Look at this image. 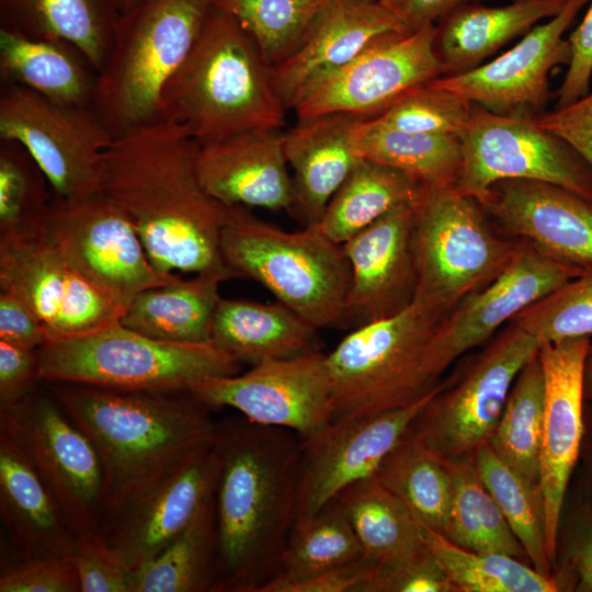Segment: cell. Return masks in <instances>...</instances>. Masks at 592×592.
Returning <instances> with one entry per match:
<instances>
[{
  "instance_id": "obj_1",
  "label": "cell",
  "mask_w": 592,
  "mask_h": 592,
  "mask_svg": "<svg viewBox=\"0 0 592 592\" xmlns=\"http://www.w3.org/2000/svg\"><path fill=\"white\" fill-rule=\"evenodd\" d=\"M198 144L173 122L156 121L114 137L102 162L101 193L129 218L161 272H220L230 207L203 186Z\"/></svg>"
},
{
  "instance_id": "obj_2",
  "label": "cell",
  "mask_w": 592,
  "mask_h": 592,
  "mask_svg": "<svg viewBox=\"0 0 592 592\" xmlns=\"http://www.w3.org/2000/svg\"><path fill=\"white\" fill-rule=\"evenodd\" d=\"M213 592H259L278 572L296 517L300 439L244 417L217 421Z\"/></svg>"
},
{
  "instance_id": "obj_3",
  "label": "cell",
  "mask_w": 592,
  "mask_h": 592,
  "mask_svg": "<svg viewBox=\"0 0 592 592\" xmlns=\"http://www.w3.org/2000/svg\"><path fill=\"white\" fill-rule=\"evenodd\" d=\"M45 384L99 456L104 477L102 519L216 439L212 408L191 390Z\"/></svg>"
},
{
  "instance_id": "obj_4",
  "label": "cell",
  "mask_w": 592,
  "mask_h": 592,
  "mask_svg": "<svg viewBox=\"0 0 592 592\" xmlns=\"http://www.w3.org/2000/svg\"><path fill=\"white\" fill-rule=\"evenodd\" d=\"M287 109L251 36L212 7L198 39L166 86L158 121L184 127L204 145L253 129H280Z\"/></svg>"
},
{
  "instance_id": "obj_5",
  "label": "cell",
  "mask_w": 592,
  "mask_h": 592,
  "mask_svg": "<svg viewBox=\"0 0 592 592\" xmlns=\"http://www.w3.org/2000/svg\"><path fill=\"white\" fill-rule=\"evenodd\" d=\"M210 9V0H137L121 13L93 104L114 137L158 121L162 92Z\"/></svg>"
},
{
  "instance_id": "obj_6",
  "label": "cell",
  "mask_w": 592,
  "mask_h": 592,
  "mask_svg": "<svg viewBox=\"0 0 592 592\" xmlns=\"http://www.w3.org/2000/svg\"><path fill=\"white\" fill-rule=\"evenodd\" d=\"M220 248L236 277L257 281L316 328L345 326L350 264L342 244L316 226L286 231L232 206Z\"/></svg>"
},
{
  "instance_id": "obj_7",
  "label": "cell",
  "mask_w": 592,
  "mask_h": 592,
  "mask_svg": "<svg viewBox=\"0 0 592 592\" xmlns=\"http://www.w3.org/2000/svg\"><path fill=\"white\" fill-rule=\"evenodd\" d=\"M446 315L413 299L399 312L349 332L327 354L332 421L409 407L428 396L441 382L429 358Z\"/></svg>"
},
{
  "instance_id": "obj_8",
  "label": "cell",
  "mask_w": 592,
  "mask_h": 592,
  "mask_svg": "<svg viewBox=\"0 0 592 592\" xmlns=\"http://www.w3.org/2000/svg\"><path fill=\"white\" fill-rule=\"evenodd\" d=\"M39 379L128 390H192L240 373L242 362L212 342L172 343L121 322L47 341L37 349Z\"/></svg>"
},
{
  "instance_id": "obj_9",
  "label": "cell",
  "mask_w": 592,
  "mask_h": 592,
  "mask_svg": "<svg viewBox=\"0 0 592 592\" xmlns=\"http://www.w3.org/2000/svg\"><path fill=\"white\" fill-rule=\"evenodd\" d=\"M521 242L498 237L480 203L456 186H421L414 203L411 247L414 298L448 314L497 277Z\"/></svg>"
},
{
  "instance_id": "obj_10",
  "label": "cell",
  "mask_w": 592,
  "mask_h": 592,
  "mask_svg": "<svg viewBox=\"0 0 592 592\" xmlns=\"http://www.w3.org/2000/svg\"><path fill=\"white\" fill-rule=\"evenodd\" d=\"M437 389L408 433L445 460L470 456L491 436L511 386L540 343L509 323Z\"/></svg>"
},
{
  "instance_id": "obj_11",
  "label": "cell",
  "mask_w": 592,
  "mask_h": 592,
  "mask_svg": "<svg viewBox=\"0 0 592 592\" xmlns=\"http://www.w3.org/2000/svg\"><path fill=\"white\" fill-rule=\"evenodd\" d=\"M0 432L23 452L77 534H98L104 505L99 456L45 383L0 406Z\"/></svg>"
},
{
  "instance_id": "obj_12",
  "label": "cell",
  "mask_w": 592,
  "mask_h": 592,
  "mask_svg": "<svg viewBox=\"0 0 592 592\" xmlns=\"http://www.w3.org/2000/svg\"><path fill=\"white\" fill-rule=\"evenodd\" d=\"M0 139L18 141L30 152L56 198L101 193L103 157L114 135L93 109L60 105L1 82Z\"/></svg>"
},
{
  "instance_id": "obj_13",
  "label": "cell",
  "mask_w": 592,
  "mask_h": 592,
  "mask_svg": "<svg viewBox=\"0 0 592 592\" xmlns=\"http://www.w3.org/2000/svg\"><path fill=\"white\" fill-rule=\"evenodd\" d=\"M536 117L497 114L474 104L459 136L463 162L457 190L481 203L497 182L533 180L592 202V168L569 144L542 128Z\"/></svg>"
},
{
  "instance_id": "obj_14",
  "label": "cell",
  "mask_w": 592,
  "mask_h": 592,
  "mask_svg": "<svg viewBox=\"0 0 592 592\" xmlns=\"http://www.w3.org/2000/svg\"><path fill=\"white\" fill-rule=\"evenodd\" d=\"M47 235L86 277L126 308L140 292L180 276L159 271L126 214L109 197L54 196Z\"/></svg>"
},
{
  "instance_id": "obj_15",
  "label": "cell",
  "mask_w": 592,
  "mask_h": 592,
  "mask_svg": "<svg viewBox=\"0 0 592 592\" xmlns=\"http://www.w3.org/2000/svg\"><path fill=\"white\" fill-rule=\"evenodd\" d=\"M0 288L22 297L43 322L48 341L121 322L125 310L79 272L52 241L0 238Z\"/></svg>"
},
{
  "instance_id": "obj_16",
  "label": "cell",
  "mask_w": 592,
  "mask_h": 592,
  "mask_svg": "<svg viewBox=\"0 0 592 592\" xmlns=\"http://www.w3.org/2000/svg\"><path fill=\"white\" fill-rule=\"evenodd\" d=\"M191 391L210 408L235 409L254 423L289 430L300 440L318 434L333 419L327 354L319 350L254 365Z\"/></svg>"
},
{
  "instance_id": "obj_17",
  "label": "cell",
  "mask_w": 592,
  "mask_h": 592,
  "mask_svg": "<svg viewBox=\"0 0 592 592\" xmlns=\"http://www.w3.org/2000/svg\"><path fill=\"white\" fill-rule=\"evenodd\" d=\"M443 75L435 25L397 33L309 84L292 110L298 118L331 113L373 118L413 87Z\"/></svg>"
},
{
  "instance_id": "obj_18",
  "label": "cell",
  "mask_w": 592,
  "mask_h": 592,
  "mask_svg": "<svg viewBox=\"0 0 592 592\" xmlns=\"http://www.w3.org/2000/svg\"><path fill=\"white\" fill-rule=\"evenodd\" d=\"M215 442L182 460L146 491L101 521L98 535L130 570L158 556L215 496Z\"/></svg>"
},
{
  "instance_id": "obj_19",
  "label": "cell",
  "mask_w": 592,
  "mask_h": 592,
  "mask_svg": "<svg viewBox=\"0 0 592 592\" xmlns=\"http://www.w3.org/2000/svg\"><path fill=\"white\" fill-rule=\"evenodd\" d=\"M583 269L555 260L522 240L497 277L464 297L444 317L431 345L432 374L440 379L460 356L487 343L503 323Z\"/></svg>"
},
{
  "instance_id": "obj_20",
  "label": "cell",
  "mask_w": 592,
  "mask_h": 592,
  "mask_svg": "<svg viewBox=\"0 0 592 592\" xmlns=\"http://www.w3.org/2000/svg\"><path fill=\"white\" fill-rule=\"evenodd\" d=\"M589 1L568 0L557 15L535 25L499 57L431 82L492 113L534 117L543 114L550 98L549 72L570 62V45L563 34Z\"/></svg>"
},
{
  "instance_id": "obj_21",
  "label": "cell",
  "mask_w": 592,
  "mask_h": 592,
  "mask_svg": "<svg viewBox=\"0 0 592 592\" xmlns=\"http://www.w3.org/2000/svg\"><path fill=\"white\" fill-rule=\"evenodd\" d=\"M439 385L409 407L332 421L318 434L300 440L295 520L317 512L350 485L374 477Z\"/></svg>"
},
{
  "instance_id": "obj_22",
  "label": "cell",
  "mask_w": 592,
  "mask_h": 592,
  "mask_svg": "<svg viewBox=\"0 0 592 592\" xmlns=\"http://www.w3.org/2000/svg\"><path fill=\"white\" fill-rule=\"evenodd\" d=\"M590 342L591 338L565 339L543 343L538 350L545 379L539 482L553 571L561 513L580 458L585 406L583 369Z\"/></svg>"
},
{
  "instance_id": "obj_23",
  "label": "cell",
  "mask_w": 592,
  "mask_h": 592,
  "mask_svg": "<svg viewBox=\"0 0 592 592\" xmlns=\"http://www.w3.org/2000/svg\"><path fill=\"white\" fill-rule=\"evenodd\" d=\"M501 228L560 262L592 265V202L533 180L494 183L480 203Z\"/></svg>"
},
{
  "instance_id": "obj_24",
  "label": "cell",
  "mask_w": 592,
  "mask_h": 592,
  "mask_svg": "<svg viewBox=\"0 0 592 592\" xmlns=\"http://www.w3.org/2000/svg\"><path fill=\"white\" fill-rule=\"evenodd\" d=\"M415 201L391 209L342 244L351 270L345 326L355 328L392 316L412 303Z\"/></svg>"
},
{
  "instance_id": "obj_25",
  "label": "cell",
  "mask_w": 592,
  "mask_h": 592,
  "mask_svg": "<svg viewBox=\"0 0 592 592\" xmlns=\"http://www.w3.org/2000/svg\"><path fill=\"white\" fill-rule=\"evenodd\" d=\"M405 32H411L405 22L375 0H329L297 49L270 67L273 88L289 110L309 84Z\"/></svg>"
},
{
  "instance_id": "obj_26",
  "label": "cell",
  "mask_w": 592,
  "mask_h": 592,
  "mask_svg": "<svg viewBox=\"0 0 592 592\" xmlns=\"http://www.w3.org/2000/svg\"><path fill=\"white\" fill-rule=\"evenodd\" d=\"M195 166L223 204L293 213L294 186L280 129H253L198 145Z\"/></svg>"
},
{
  "instance_id": "obj_27",
  "label": "cell",
  "mask_w": 592,
  "mask_h": 592,
  "mask_svg": "<svg viewBox=\"0 0 592 592\" xmlns=\"http://www.w3.org/2000/svg\"><path fill=\"white\" fill-rule=\"evenodd\" d=\"M367 117L331 113L298 118L284 133V151L293 170V213L316 226L332 196L361 161L352 145L355 125Z\"/></svg>"
},
{
  "instance_id": "obj_28",
  "label": "cell",
  "mask_w": 592,
  "mask_h": 592,
  "mask_svg": "<svg viewBox=\"0 0 592 592\" xmlns=\"http://www.w3.org/2000/svg\"><path fill=\"white\" fill-rule=\"evenodd\" d=\"M0 514L19 560L72 555L77 532L23 452L2 432Z\"/></svg>"
},
{
  "instance_id": "obj_29",
  "label": "cell",
  "mask_w": 592,
  "mask_h": 592,
  "mask_svg": "<svg viewBox=\"0 0 592 592\" xmlns=\"http://www.w3.org/2000/svg\"><path fill=\"white\" fill-rule=\"evenodd\" d=\"M568 0H513L500 7L463 5L435 25V50L444 75L468 71L557 15ZM443 75V76H444Z\"/></svg>"
},
{
  "instance_id": "obj_30",
  "label": "cell",
  "mask_w": 592,
  "mask_h": 592,
  "mask_svg": "<svg viewBox=\"0 0 592 592\" xmlns=\"http://www.w3.org/2000/svg\"><path fill=\"white\" fill-rule=\"evenodd\" d=\"M318 328L280 301L221 298L210 342L252 366L318 351Z\"/></svg>"
},
{
  "instance_id": "obj_31",
  "label": "cell",
  "mask_w": 592,
  "mask_h": 592,
  "mask_svg": "<svg viewBox=\"0 0 592 592\" xmlns=\"http://www.w3.org/2000/svg\"><path fill=\"white\" fill-rule=\"evenodd\" d=\"M0 79L65 106L93 109L98 72L71 44L0 27Z\"/></svg>"
},
{
  "instance_id": "obj_32",
  "label": "cell",
  "mask_w": 592,
  "mask_h": 592,
  "mask_svg": "<svg viewBox=\"0 0 592 592\" xmlns=\"http://www.w3.org/2000/svg\"><path fill=\"white\" fill-rule=\"evenodd\" d=\"M232 278L204 272L137 294L126 306L121 323L156 340L172 343L210 342L220 284Z\"/></svg>"
},
{
  "instance_id": "obj_33",
  "label": "cell",
  "mask_w": 592,
  "mask_h": 592,
  "mask_svg": "<svg viewBox=\"0 0 592 592\" xmlns=\"http://www.w3.org/2000/svg\"><path fill=\"white\" fill-rule=\"evenodd\" d=\"M121 13L117 0H0L1 27L67 42L98 73L110 54Z\"/></svg>"
},
{
  "instance_id": "obj_34",
  "label": "cell",
  "mask_w": 592,
  "mask_h": 592,
  "mask_svg": "<svg viewBox=\"0 0 592 592\" xmlns=\"http://www.w3.org/2000/svg\"><path fill=\"white\" fill-rule=\"evenodd\" d=\"M335 498L375 570L396 566L426 547L419 522L374 477L350 485Z\"/></svg>"
},
{
  "instance_id": "obj_35",
  "label": "cell",
  "mask_w": 592,
  "mask_h": 592,
  "mask_svg": "<svg viewBox=\"0 0 592 592\" xmlns=\"http://www.w3.org/2000/svg\"><path fill=\"white\" fill-rule=\"evenodd\" d=\"M352 145L360 158L399 170L421 185H457L463 162L459 136L405 132L365 118L355 125Z\"/></svg>"
},
{
  "instance_id": "obj_36",
  "label": "cell",
  "mask_w": 592,
  "mask_h": 592,
  "mask_svg": "<svg viewBox=\"0 0 592 592\" xmlns=\"http://www.w3.org/2000/svg\"><path fill=\"white\" fill-rule=\"evenodd\" d=\"M421 186L399 170L361 159L330 200L316 227L343 244L391 209L414 202Z\"/></svg>"
},
{
  "instance_id": "obj_37",
  "label": "cell",
  "mask_w": 592,
  "mask_h": 592,
  "mask_svg": "<svg viewBox=\"0 0 592 592\" xmlns=\"http://www.w3.org/2000/svg\"><path fill=\"white\" fill-rule=\"evenodd\" d=\"M374 478L407 506L419 524L444 535L453 498L447 460L407 433Z\"/></svg>"
},
{
  "instance_id": "obj_38",
  "label": "cell",
  "mask_w": 592,
  "mask_h": 592,
  "mask_svg": "<svg viewBox=\"0 0 592 592\" xmlns=\"http://www.w3.org/2000/svg\"><path fill=\"white\" fill-rule=\"evenodd\" d=\"M216 561L215 498H212L171 544L133 571V592H213Z\"/></svg>"
},
{
  "instance_id": "obj_39",
  "label": "cell",
  "mask_w": 592,
  "mask_h": 592,
  "mask_svg": "<svg viewBox=\"0 0 592 592\" xmlns=\"http://www.w3.org/2000/svg\"><path fill=\"white\" fill-rule=\"evenodd\" d=\"M471 458L479 478L523 546L531 566L553 578L540 482L528 479L500 459L487 442L473 453Z\"/></svg>"
},
{
  "instance_id": "obj_40",
  "label": "cell",
  "mask_w": 592,
  "mask_h": 592,
  "mask_svg": "<svg viewBox=\"0 0 592 592\" xmlns=\"http://www.w3.org/2000/svg\"><path fill=\"white\" fill-rule=\"evenodd\" d=\"M447 464L453 498L443 536L468 550L503 554L530 563L523 546L479 478L471 455L449 459Z\"/></svg>"
},
{
  "instance_id": "obj_41",
  "label": "cell",
  "mask_w": 592,
  "mask_h": 592,
  "mask_svg": "<svg viewBox=\"0 0 592 592\" xmlns=\"http://www.w3.org/2000/svg\"><path fill=\"white\" fill-rule=\"evenodd\" d=\"M362 557L363 548L345 510L334 498L317 512L295 520L278 572L271 581L305 580Z\"/></svg>"
},
{
  "instance_id": "obj_42",
  "label": "cell",
  "mask_w": 592,
  "mask_h": 592,
  "mask_svg": "<svg viewBox=\"0 0 592 592\" xmlns=\"http://www.w3.org/2000/svg\"><path fill=\"white\" fill-rule=\"evenodd\" d=\"M545 379L538 353L516 375L499 421L487 441L496 455L539 482Z\"/></svg>"
},
{
  "instance_id": "obj_43",
  "label": "cell",
  "mask_w": 592,
  "mask_h": 592,
  "mask_svg": "<svg viewBox=\"0 0 592 592\" xmlns=\"http://www.w3.org/2000/svg\"><path fill=\"white\" fill-rule=\"evenodd\" d=\"M421 525V524H420ZM423 540L457 592H558L553 578L515 557L462 548L422 526Z\"/></svg>"
},
{
  "instance_id": "obj_44",
  "label": "cell",
  "mask_w": 592,
  "mask_h": 592,
  "mask_svg": "<svg viewBox=\"0 0 592 592\" xmlns=\"http://www.w3.org/2000/svg\"><path fill=\"white\" fill-rule=\"evenodd\" d=\"M49 183L18 141L0 139V238L44 235L53 208Z\"/></svg>"
},
{
  "instance_id": "obj_45",
  "label": "cell",
  "mask_w": 592,
  "mask_h": 592,
  "mask_svg": "<svg viewBox=\"0 0 592 592\" xmlns=\"http://www.w3.org/2000/svg\"><path fill=\"white\" fill-rule=\"evenodd\" d=\"M329 0H210L251 36L270 67L294 53Z\"/></svg>"
},
{
  "instance_id": "obj_46",
  "label": "cell",
  "mask_w": 592,
  "mask_h": 592,
  "mask_svg": "<svg viewBox=\"0 0 592 592\" xmlns=\"http://www.w3.org/2000/svg\"><path fill=\"white\" fill-rule=\"evenodd\" d=\"M511 323L540 344L592 337V265L535 301Z\"/></svg>"
},
{
  "instance_id": "obj_47",
  "label": "cell",
  "mask_w": 592,
  "mask_h": 592,
  "mask_svg": "<svg viewBox=\"0 0 592 592\" xmlns=\"http://www.w3.org/2000/svg\"><path fill=\"white\" fill-rule=\"evenodd\" d=\"M473 109L474 103L466 98L428 81L403 93L372 119L405 132L460 136Z\"/></svg>"
},
{
  "instance_id": "obj_48",
  "label": "cell",
  "mask_w": 592,
  "mask_h": 592,
  "mask_svg": "<svg viewBox=\"0 0 592 592\" xmlns=\"http://www.w3.org/2000/svg\"><path fill=\"white\" fill-rule=\"evenodd\" d=\"M553 580L558 592H592V499L581 483L563 504Z\"/></svg>"
},
{
  "instance_id": "obj_49",
  "label": "cell",
  "mask_w": 592,
  "mask_h": 592,
  "mask_svg": "<svg viewBox=\"0 0 592 592\" xmlns=\"http://www.w3.org/2000/svg\"><path fill=\"white\" fill-rule=\"evenodd\" d=\"M81 592H133V571L98 534H78L71 555Z\"/></svg>"
},
{
  "instance_id": "obj_50",
  "label": "cell",
  "mask_w": 592,
  "mask_h": 592,
  "mask_svg": "<svg viewBox=\"0 0 592 592\" xmlns=\"http://www.w3.org/2000/svg\"><path fill=\"white\" fill-rule=\"evenodd\" d=\"M0 592H81L71 556L19 560L0 573Z\"/></svg>"
},
{
  "instance_id": "obj_51",
  "label": "cell",
  "mask_w": 592,
  "mask_h": 592,
  "mask_svg": "<svg viewBox=\"0 0 592 592\" xmlns=\"http://www.w3.org/2000/svg\"><path fill=\"white\" fill-rule=\"evenodd\" d=\"M361 592H457V589L425 547L396 566L375 570Z\"/></svg>"
},
{
  "instance_id": "obj_52",
  "label": "cell",
  "mask_w": 592,
  "mask_h": 592,
  "mask_svg": "<svg viewBox=\"0 0 592 592\" xmlns=\"http://www.w3.org/2000/svg\"><path fill=\"white\" fill-rule=\"evenodd\" d=\"M537 124L569 144L592 168V92L536 117Z\"/></svg>"
},
{
  "instance_id": "obj_53",
  "label": "cell",
  "mask_w": 592,
  "mask_h": 592,
  "mask_svg": "<svg viewBox=\"0 0 592 592\" xmlns=\"http://www.w3.org/2000/svg\"><path fill=\"white\" fill-rule=\"evenodd\" d=\"M568 41L571 58L565 79L556 92L555 107L566 106L589 92L592 77V0L585 15Z\"/></svg>"
},
{
  "instance_id": "obj_54",
  "label": "cell",
  "mask_w": 592,
  "mask_h": 592,
  "mask_svg": "<svg viewBox=\"0 0 592 592\" xmlns=\"http://www.w3.org/2000/svg\"><path fill=\"white\" fill-rule=\"evenodd\" d=\"M41 383L37 350L0 340V406L18 401Z\"/></svg>"
},
{
  "instance_id": "obj_55",
  "label": "cell",
  "mask_w": 592,
  "mask_h": 592,
  "mask_svg": "<svg viewBox=\"0 0 592 592\" xmlns=\"http://www.w3.org/2000/svg\"><path fill=\"white\" fill-rule=\"evenodd\" d=\"M0 340L33 350L48 341L34 310L18 294L4 288H0Z\"/></svg>"
},
{
  "instance_id": "obj_56",
  "label": "cell",
  "mask_w": 592,
  "mask_h": 592,
  "mask_svg": "<svg viewBox=\"0 0 592 592\" xmlns=\"http://www.w3.org/2000/svg\"><path fill=\"white\" fill-rule=\"evenodd\" d=\"M376 565L366 557L312 578L294 582L270 581L259 592H361Z\"/></svg>"
},
{
  "instance_id": "obj_57",
  "label": "cell",
  "mask_w": 592,
  "mask_h": 592,
  "mask_svg": "<svg viewBox=\"0 0 592 592\" xmlns=\"http://www.w3.org/2000/svg\"><path fill=\"white\" fill-rule=\"evenodd\" d=\"M485 0H407L402 21L410 31L436 25L442 19L471 3H481Z\"/></svg>"
},
{
  "instance_id": "obj_58",
  "label": "cell",
  "mask_w": 592,
  "mask_h": 592,
  "mask_svg": "<svg viewBox=\"0 0 592 592\" xmlns=\"http://www.w3.org/2000/svg\"><path fill=\"white\" fill-rule=\"evenodd\" d=\"M581 485L592 499V402L585 401L584 425L580 449Z\"/></svg>"
},
{
  "instance_id": "obj_59",
  "label": "cell",
  "mask_w": 592,
  "mask_h": 592,
  "mask_svg": "<svg viewBox=\"0 0 592 592\" xmlns=\"http://www.w3.org/2000/svg\"><path fill=\"white\" fill-rule=\"evenodd\" d=\"M583 387L585 401L592 402V341L590 342L584 361Z\"/></svg>"
},
{
  "instance_id": "obj_60",
  "label": "cell",
  "mask_w": 592,
  "mask_h": 592,
  "mask_svg": "<svg viewBox=\"0 0 592 592\" xmlns=\"http://www.w3.org/2000/svg\"><path fill=\"white\" fill-rule=\"evenodd\" d=\"M383 4L402 20V12L407 0H375Z\"/></svg>"
},
{
  "instance_id": "obj_61",
  "label": "cell",
  "mask_w": 592,
  "mask_h": 592,
  "mask_svg": "<svg viewBox=\"0 0 592 592\" xmlns=\"http://www.w3.org/2000/svg\"><path fill=\"white\" fill-rule=\"evenodd\" d=\"M137 0H117V3L119 5L121 12L127 10L130 5H133Z\"/></svg>"
}]
</instances>
